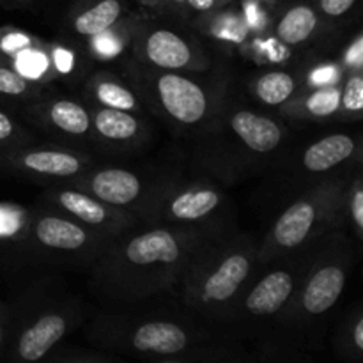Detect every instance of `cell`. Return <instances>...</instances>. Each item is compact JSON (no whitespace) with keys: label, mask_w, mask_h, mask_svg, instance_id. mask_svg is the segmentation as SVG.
<instances>
[{"label":"cell","mask_w":363,"mask_h":363,"mask_svg":"<svg viewBox=\"0 0 363 363\" xmlns=\"http://www.w3.org/2000/svg\"><path fill=\"white\" fill-rule=\"evenodd\" d=\"M234 2L236 0H160L156 13H162L183 23L195 25L202 18L211 16L213 13Z\"/></svg>","instance_id":"obj_26"},{"label":"cell","mask_w":363,"mask_h":363,"mask_svg":"<svg viewBox=\"0 0 363 363\" xmlns=\"http://www.w3.org/2000/svg\"><path fill=\"white\" fill-rule=\"evenodd\" d=\"M28 209L14 204H0V272H20L21 247Z\"/></svg>","instance_id":"obj_22"},{"label":"cell","mask_w":363,"mask_h":363,"mask_svg":"<svg viewBox=\"0 0 363 363\" xmlns=\"http://www.w3.org/2000/svg\"><path fill=\"white\" fill-rule=\"evenodd\" d=\"M156 181L158 179L145 177L144 174L133 169H126V167L94 163L80 176L66 181L64 184L80 188V190L87 191L89 195L99 199L105 204L113 206V208L137 213L138 208L144 204V201L152 191Z\"/></svg>","instance_id":"obj_14"},{"label":"cell","mask_w":363,"mask_h":363,"mask_svg":"<svg viewBox=\"0 0 363 363\" xmlns=\"http://www.w3.org/2000/svg\"><path fill=\"white\" fill-rule=\"evenodd\" d=\"M280 112L294 121H319L337 116L340 112V85L328 84L308 94H296L280 106Z\"/></svg>","instance_id":"obj_23"},{"label":"cell","mask_w":363,"mask_h":363,"mask_svg":"<svg viewBox=\"0 0 363 363\" xmlns=\"http://www.w3.org/2000/svg\"><path fill=\"white\" fill-rule=\"evenodd\" d=\"M227 133L247 156L266 158L282 147L286 130L279 121L254 110L240 108L225 119Z\"/></svg>","instance_id":"obj_17"},{"label":"cell","mask_w":363,"mask_h":363,"mask_svg":"<svg viewBox=\"0 0 363 363\" xmlns=\"http://www.w3.org/2000/svg\"><path fill=\"white\" fill-rule=\"evenodd\" d=\"M96 163L94 156L62 144L27 145L0 155V167L39 183H66Z\"/></svg>","instance_id":"obj_13"},{"label":"cell","mask_w":363,"mask_h":363,"mask_svg":"<svg viewBox=\"0 0 363 363\" xmlns=\"http://www.w3.org/2000/svg\"><path fill=\"white\" fill-rule=\"evenodd\" d=\"M89 110L94 145L113 152H133L149 140V124L138 113L105 106H89Z\"/></svg>","instance_id":"obj_16"},{"label":"cell","mask_w":363,"mask_h":363,"mask_svg":"<svg viewBox=\"0 0 363 363\" xmlns=\"http://www.w3.org/2000/svg\"><path fill=\"white\" fill-rule=\"evenodd\" d=\"M358 0H314V7L325 20H339L351 13Z\"/></svg>","instance_id":"obj_31"},{"label":"cell","mask_w":363,"mask_h":363,"mask_svg":"<svg viewBox=\"0 0 363 363\" xmlns=\"http://www.w3.org/2000/svg\"><path fill=\"white\" fill-rule=\"evenodd\" d=\"M350 181L351 177L346 176L326 177L287 206L259 243V266L307 250L328 234L340 230L344 195Z\"/></svg>","instance_id":"obj_6"},{"label":"cell","mask_w":363,"mask_h":363,"mask_svg":"<svg viewBox=\"0 0 363 363\" xmlns=\"http://www.w3.org/2000/svg\"><path fill=\"white\" fill-rule=\"evenodd\" d=\"M300 78L286 69H273L261 73L252 82V96L266 106H284L298 94Z\"/></svg>","instance_id":"obj_24"},{"label":"cell","mask_w":363,"mask_h":363,"mask_svg":"<svg viewBox=\"0 0 363 363\" xmlns=\"http://www.w3.org/2000/svg\"><path fill=\"white\" fill-rule=\"evenodd\" d=\"M325 18L319 14L312 2H296L279 14L275 20V38L282 45L298 46L312 39V35L321 28Z\"/></svg>","instance_id":"obj_21"},{"label":"cell","mask_w":363,"mask_h":363,"mask_svg":"<svg viewBox=\"0 0 363 363\" xmlns=\"http://www.w3.org/2000/svg\"><path fill=\"white\" fill-rule=\"evenodd\" d=\"M340 112L360 116L363 112V73L362 67H351L340 85Z\"/></svg>","instance_id":"obj_28"},{"label":"cell","mask_w":363,"mask_h":363,"mask_svg":"<svg viewBox=\"0 0 363 363\" xmlns=\"http://www.w3.org/2000/svg\"><path fill=\"white\" fill-rule=\"evenodd\" d=\"M259 2H262V4H279V2H282V0H259Z\"/></svg>","instance_id":"obj_34"},{"label":"cell","mask_w":363,"mask_h":363,"mask_svg":"<svg viewBox=\"0 0 363 363\" xmlns=\"http://www.w3.org/2000/svg\"><path fill=\"white\" fill-rule=\"evenodd\" d=\"M314 247L261 264L238 301L233 325L280 319L296 296Z\"/></svg>","instance_id":"obj_11"},{"label":"cell","mask_w":363,"mask_h":363,"mask_svg":"<svg viewBox=\"0 0 363 363\" xmlns=\"http://www.w3.org/2000/svg\"><path fill=\"white\" fill-rule=\"evenodd\" d=\"M126 16L128 6L124 0H78L67 14V27L77 38L92 41Z\"/></svg>","instance_id":"obj_18"},{"label":"cell","mask_w":363,"mask_h":363,"mask_svg":"<svg viewBox=\"0 0 363 363\" xmlns=\"http://www.w3.org/2000/svg\"><path fill=\"white\" fill-rule=\"evenodd\" d=\"M38 144L34 135L0 108V155Z\"/></svg>","instance_id":"obj_27"},{"label":"cell","mask_w":363,"mask_h":363,"mask_svg":"<svg viewBox=\"0 0 363 363\" xmlns=\"http://www.w3.org/2000/svg\"><path fill=\"white\" fill-rule=\"evenodd\" d=\"M233 229L140 223L106 245L91 266L89 286L101 303L112 308L176 296L199 254Z\"/></svg>","instance_id":"obj_1"},{"label":"cell","mask_w":363,"mask_h":363,"mask_svg":"<svg viewBox=\"0 0 363 363\" xmlns=\"http://www.w3.org/2000/svg\"><path fill=\"white\" fill-rule=\"evenodd\" d=\"M0 64H7V62H6V59H4L2 55H0Z\"/></svg>","instance_id":"obj_35"},{"label":"cell","mask_w":363,"mask_h":363,"mask_svg":"<svg viewBox=\"0 0 363 363\" xmlns=\"http://www.w3.org/2000/svg\"><path fill=\"white\" fill-rule=\"evenodd\" d=\"M344 333H346V335H344V339H346L344 347L350 351V357L351 353H353L354 357L360 358L363 354V315L360 312H357L354 318L350 319V323H347L346 326V332Z\"/></svg>","instance_id":"obj_30"},{"label":"cell","mask_w":363,"mask_h":363,"mask_svg":"<svg viewBox=\"0 0 363 363\" xmlns=\"http://www.w3.org/2000/svg\"><path fill=\"white\" fill-rule=\"evenodd\" d=\"M342 215L344 222H350L351 227L354 229L358 240L363 236V181L360 174L350 181L346 195H344V204H342Z\"/></svg>","instance_id":"obj_29"},{"label":"cell","mask_w":363,"mask_h":363,"mask_svg":"<svg viewBox=\"0 0 363 363\" xmlns=\"http://www.w3.org/2000/svg\"><path fill=\"white\" fill-rule=\"evenodd\" d=\"M84 99L89 106L124 110L138 116H144L147 110L133 85L110 71H98L87 78L84 85Z\"/></svg>","instance_id":"obj_19"},{"label":"cell","mask_w":363,"mask_h":363,"mask_svg":"<svg viewBox=\"0 0 363 363\" xmlns=\"http://www.w3.org/2000/svg\"><path fill=\"white\" fill-rule=\"evenodd\" d=\"M360 155V140L350 133H332L303 149L300 165L312 176H326Z\"/></svg>","instance_id":"obj_20"},{"label":"cell","mask_w":363,"mask_h":363,"mask_svg":"<svg viewBox=\"0 0 363 363\" xmlns=\"http://www.w3.org/2000/svg\"><path fill=\"white\" fill-rule=\"evenodd\" d=\"M27 287L9 305V330L2 353L11 362H41L82 321L74 296L52 289V280Z\"/></svg>","instance_id":"obj_4"},{"label":"cell","mask_w":363,"mask_h":363,"mask_svg":"<svg viewBox=\"0 0 363 363\" xmlns=\"http://www.w3.org/2000/svg\"><path fill=\"white\" fill-rule=\"evenodd\" d=\"M202 73L160 71L135 64L128 82L145 108L179 130L209 128L222 113L225 91L222 82L201 80Z\"/></svg>","instance_id":"obj_5"},{"label":"cell","mask_w":363,"mask_h":363,"mask_svg":"<svg viewBox=\"0 0 363 363\" xmlns=\"http://www.w3.org/2000/svg\"><path fill=\"white\" fill-rule=\"evenodd\" d=\"M135 2H138L140 6H144V7H147V9L158 11V7H160V0H135Z\"/></svg>","instance_id":"obj_33"},{"label":"cell","mask_w":363,"mask_h":363,"mask_svg":"<svg viewBox=\"0 0 363 363\" xmlns=\"http://www.w3.org/2000/svg\"><path fill=\"white\" fill-rule=\"evenodd\" d=\"M41 82L27 78L7 64H0V103L9 106H28L46 94Z\"/></svg>","instance_id":"obj_25"},{"label":"cell","mask_w":363,"mask_h":363,"mask_svg":"<svg viewBox=\"0 0 363 363\" xmlns=\"http://www.w3.org/2000/svg\"><path fill=\"white\" fill-rule=\"evenodd\" d=\"M7 330H9V305H7V301L0 300V353H2L4 344H6Z\"/></svg>","instance_id":"obj_32"},{"label":"cell","mask_w":363,"mask_h":363,"mask_svg":"<svg viewBox=\"0 0 363 363\" xmlns=\"http://www.w3.org/2000/svg\"><path fill=\"white\" fill-rule=\"evenodd\" d=\"M14 2H25V0H14Z\"/></svg>","instance_id":"obj_36"},{"label":"cell","mask_w":363,"mask_h":363,"mask_svg":"<svg viewBox=\"0 0 363 363\" xmlns=\"http://www.w3.org/2000/svg\"><path fill=\"white\" fill-rule=\"evenodd\" d=\"M38 204L69 216L74 222L110 238L119 236L142 223L135 213L105 204L87 191L64 183L46 188L39 195Z\"/></svg>","instance_id":"obj_12"},{"label":"cell","mask_w":363,"mask_h":363,"mask_svg":"<svg viewBox=\"0 0 363 363\" xmlns=\"http://www.w3.org/2000/svg\"><path fill=\"white\" fill-rule=\"evenodd\" d=\"M23 110L34 126L45 131L48 137L55 138L59 144L73 149L94 144L91 110L84 101L46 92L41 99L30 103Z\"/></svg>","instance_id":"obj_15"},{"label":"cell","mask_w":363,"mask_h":363,"mask_svg":"<svg viewBox=\"0 0 363 363\" xmlns=\"http://www.w3.org/2000/svg\"><path fill=\"white\" fill-rule=\"evenodd\" d=\"M215 326L195 319L170 315L133 314L131 308H113L98 318L89 330V340L103 350L162 362L225 360V344Z\"/></svg>","instance_id":"obj_2"},{"label":"cell","mask_w":363,"mask_h":363,"mask_svg":"<svg viewBox=\"0 0 363 363\" xmlns=\"http://www.w3.org/2000/svg\"><path fill=\"white\" fill-rule=\"evenodd\" d=\"M135 215L149 225L234 227L229 197L204 179H158Z\"/></svg>","instance_id":"obj_8"},{"label":"cell","mask_w":363,"mask_h":363,"mask_svg":"<svg viewBox=\"0 0 363 363\" xmlns=\"http://www.w3.org/2000/svg\"><path fill=\"white\" fill-rule=\"evenodd\" d=\"M169 18V16H167ZM137 64L160 71L208 73L213 66L211 53L201 39L179 20H140L130 38Z\"/></svg>","instance_id":"obj_10"},{"label":"cell","mask_w":363,"mask_h":363,"mask_svg":"<svg viewBox=\"0 0 363 363\" xmlns=\"http://www.w3.org/2000/svg\"><path fill=\"white\" fill-rule=\"evenodd\" d=\"M351 248L340 230L315 245L296 296L279 321L305 326L328 314L342 296L351 269Z\"/></svg>","instance_id":"obj_9"},{"label":"cell","mask_w":363,"mask_h":363,"mask_svg":"<svg viewBox=\"0 0 363 363\" xmlns=\"http://www.w3.org/2000/svg\"><path fill=\"white\" fill-rule=\"evenodd\" d=\"M257 254L252 234L233 229L216 238L184 275L176 294L181 307L206 325H233L238 301L259 268Z\"/></svg>","instance_id":"obj_3"},{"label":"cell","mask_w":363,"mask_h":363,"mask_svg":"<svg viewBox=\"0 0 363 363\" xmlns=\"http://www.w3.org/2000/svg\"><path fill=\"white\" fill-rule=\"evenodd\" d=\"M113 238L39 206L28 209L20 272L34 268L80 269L94 264Z\"/></svg>","instance_id":"obj_7"}]
</instances>
